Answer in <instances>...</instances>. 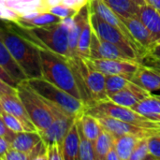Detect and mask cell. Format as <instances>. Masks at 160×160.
I'll list each match as a JSON object with an SVG mask.
<instances>
[{
    "label": "cell",
    "instance_id": "obj_19",
    "mask_svg": "<svg viewBox=\"0 0 160 160\" xmlns=\"http://www.w3.org/2000/svg\"><path fill=\"white\" fill-rule=\"evenodd\" d=\"M62 147L64 160H79L80 137L78 132L77 118L65 136Z\"/></svg>",
    "mask_w": 160,
    "mask_h": 160
},
{
    "label": "cell",
    "instance_id": "obj_34",
    "mask_svg": "<svg viewBox=\"0 0 160 160\" xmlns=\"http://www.w3.org/2000/svg\"><path fill=\"white\" fill-rule=\"evenodd\" d=\"M150 154L156 160H160V132L147 138Z\"/></svg>",
    "mask_w": 160,
    "mask_h": 160
},
{
    "label": "cell",
    "instance_id": "obj_38",
    "mask_svg": "<svg viewBox=\"0 0 160 160\" xmlns=\"http://www.w3.org/2000/svg\"><path fill=\"white\" fill-rule=\"evenodd\" d=\"M4 160H30L28 154L14 148H9L6 153Z\"/></svg>",
    "mask_w": 160,
    "mask_h": 160
},
{
    "label": "cell",
    "instance_id": "obj_31",
    "mask_svg": "<svg viewBox=\"0 0 160 160\" xmlns=\"http://www.w3.org/2000/svg\"><path fill=\"white\" fill-rule=\"evenodd\" d=\"M0 116L2 117L3 121L5 122L6 126L14 133H18V132H22V131H26L24 126L22 125V123L16 118L15 116L6 112H2L0 113Z\"/></svg>",
    "mask_w": 160,
    "mask_h": 160
},
{
    "label": "cell",
    "instance_id": "obj_1",
    "mask_svg": "<svg viewBox=\"0 0 160 160\" xmlns=\"http://www.w3.org/2000/svg\"><path fill=\"white\" fill-rule=\"evenodd\" d=\"M0 38L9 53L22 69L27 79L42 78L38 46L11 26L0 22Z\"/></svg>",
    "mask_w": 160,
    "mask_h": 160
},
{
    "label": "cell",
    "instance_id": "obj_48",
    "mask_svg": "<svg viewBox=\"0 0 160 160\" xmlns=\"http://www.w3.org/2000/svg\"><path fill=\"white\" fill-rule=\"evenodd\" d=\"M3 112V108H2V104H1V100H0V113Z\"/></svg>",
    "mask_w": 160,
    "mask_h": 160
},
{
    "label": "cell",
    "instance_id": "obj_5",
    "mask_svg": "<svg viewBox=\"0 0 160 160\" xmlns=\"http://www.w3.org/2000/svg\"><path fill=\"white\" fill-rule=\"evenodd\" d=\"M17 95L38 131L47 128L52 123L55 113L52 102L43 98L23 82L17 86Z\"/></svg>",
    "mask_w": 160,
    "mask_h": 160
},
{
    "label": "cell",
    "instance_id": "obj_26",
    "mask_svg": "<svg viewBox=\"0 0 160 160\" xmlns=\"http://www.w3.org/2000/svg\"><path fill=\"white\" fill-rule=\"evenodd\" d=\"M113 136L106 129L102 128L98 137L94 142L96 160H105L109 150L113 146Z\"/></svg>",
    "mask_w": 160,
    "mask_h": 160
},
{
    "label": "cell",
    "instance_id": "obj_44",
    "mask_svg": "<svg viewBox=\"0 0 160 160\" xmlns=\"http://www.w3.org/2000/svg\"><path fill=\"white\" fill-rule=\"evenodd\" d=\"M148 52V53H150V54H152V55H154V56H156V57L160 58V43L156 44L152 49H150V50H149L148 52Z\"/></svg>",
    "mask_w": 160,
    "mask_h": 160
},
{
    "label": "cell",
    "instance_id": "obj_24",
    "mask_svg": "<svg viewBox=\"0 0 160 160\" xmlns=\"http://www.w3.org/2000/svg\"><path fill=\"white\" fill-rule=\"evenodd\" d=\"M110 8L121 17L136 16L139 6L131 0H102Z\"/></svg>",
    "mask_w": 160,
    "mask_h": 160
},
{
    "label": "cell",
    "instance_id": "obj_14",
    "mask_svg": "<svg viewBox=\"0 0 160 160\" xmlns=\"http://www.w3.org/2000/svg\"><path fill=\"white\" fill-rule=\"evenodd\" d=\"M149 95L151 94L130 81V82L125 88L113 95H111L109 99L118 105L131 109L139 101L148 97Z\"/></svg>",
    "mask_w": 160,
    "mask_h": 160
},
{
    "label": "cell",
    "instance_id": "obj_13",
    "mask_svg": "<svg viewBox=\"0 0 160 160\" xmlns=\"http://www.w3.org/2000/svg\"><path fill=\"white\" fill-rule=\"evenodd\" d=\"M122 19L127 28L128 29L130 35L134 38V40L145 52H148L157 44L155 38H153L149 30L137 16L127 17V18L122 17Z\"/></svg>",
    "mask_w": 160,
    "mask_h": 160
},
{
    "label": "cell",
    "instance_id": "obj_4",
    "mask_svg": "<svg viewBox=\"0 0 160 160\" xmlns=\"http://www.w3.org/2000/svg\"><path fill=\"white\" fill-rule=\"evenodd\" d=\"M23 82L43 98L49 100L75 118L80 117L85 112L86 106L83 101L76 98L72 95L43 78L26 79Z\"/></svg>",
    "mask_w": 160,
    "mask_h": 160
},
{
    "label": "cell",
    "instance_id": "obj_35",
    "mask_svg": "<svg viewBox=\"0 0 160 160\" xmlns=\"http://www.w3.org/2000/svg\"><path fill=\"white\" fill-rule=\"evenodd\" d=\"M47 158L48 160H64L62 144L54 142L47 145Z\"/></svg>",
    "mask_w": 160,
    "mask_h": 160
},
{
    "label": "cell",
    "instance_id": "obj_40",
    "mask_svg": "<svg viewBox=\"0 0 160 160\" xmlns=\"http://www.w3.org/2000/svg\"><path fill=\"white\" fill-rule=\"evenodd\" d=\"M0 79L1 80H3L5 82H7L8 84H9V85H11V86H13V87H15V88H17V86L19 85L9 75H8V73L0 66Z\"/></svg>",
    "mask_w": 160,
    "mask_h": 160
},
{
    "label": "cell",
    "instance_id": "obj_23",
    "mask_svg": "<svg viewBox=\"0 0 160 160\" xmlns=\"http://www.w3.org/2000/svg\"><path fill=\"white\" fill-rule=\"evenodd\" d=\"M79 120H80V124H81V127L84 135L90 141L95 142L103 128L100 123L98 122V118L84 112L79 117Z\"/></svg>",
    "mask_w": 160,
    "mask_h": 160
},
{
    "label": "cell",
    "instance_id": "obj_11",
    "mask_svg": "<svg viewBox=\"0 0 160 160\" xmlns=\"http://www.w3.org/2000/svg\"><path fill=\"white\" fill-rule=\"evenodd\" d=\"M89 59H127L133 60L115 44L99 38L92 29ZM136 61V60H135Z\"/></svg>",
    "mask_w": 160,
    "mask_h": 160
},
{
    "label": "cell",
    "instance_id": "obj_33",
    "mask_svg": "<svg viewBox=\"0 0 160 160\" xmlns=\"http://www.w3.org/2000/svg\"><path fill=\"white\" fill-rule=\"evenodd\" d=\"M30 160H48L47 158V144L41 140L29 153Z\"/></svg>",
    "mask_w": 160,
    "mask_h": 160
},
{
    "label": "cell",
    "instance_id": "obj_16",
    "mask_svg": "<svg viewBox=\"0 0 160 160\" xmlns=\"http://www.w3.org/2000/svg\"><path fill=\"white\" fill-rule=\"evenodd\" d=\"M130 81L148 93L160 91V75L154 69L140 65L139 68L131 77Z\"/></svg>",
    "mask_w": 160,
    "mask_h": 160
},
{
    "label": "cell",
    "instance_id": "obj_2",
    "mask_svg": "<svg viewBox=\"0 0 160 160\" xmlns=\"http://www.w3.org/2000/svg\"><path fill=\"white\" fill-rule=\"evenodd\" d=\"M38 51L42 78L82 101L69 59L43 47L38 46Z\"/></svg>",
    "mask_w": 160,
    "mask_h": 160
},
{
    "label": "cell",
    "instance_id": "obj_29",
    "mask_svg": "<svg viewBox=\"0 0 160 160\" xmlns=\"http://www.w3.org/2000/svg\"><path fill=\"white\" fill-rule=\"evenodd\" d=\"M131 77L127 75H107L105 76V87L108 98L125 88L130 82Z\"/></svg>",
    "mask_w": 160,
    "mask_h": 160
},
{
    "label": "cell",
    "instance_id": "obj_36",
    "mask_svg": "<svg viewBox=\"0 0 160 160\" xmlns=\"http://www.w3.org/2000/svg\"><path fill=\"white\" fill-rule=\"evenodd\" d=\"M21 18V15L14 11L12 8L8 7L7 5H0V19L6 20L8 22H11L16 23Z\"/></svg>",
    "mask_w": 160,
    "mask_h": 160
},
{
    "label": "cell",
    "instance_id": "obj_50",
    "mask_svg": "<svg viewBox=\"0 0 160 160\" xmlns=\"http://www.w3.org/2000/svg\"><path fill=\"white\" fill-rule=\"evenodd\" d=\"M155 96H156V97H157V98H158L160 100V95H155Z\"/></svg>",
    "mask_w": 160,
    "mask_h": 160
},
{
    "label": "cell",
    "instance_id": "obj_30",
    "mask_svg": "<svg viewBox=\"0 0 160 160\" xmlns=\"http://www.w3.org/2000/svg\"><path fill=\"white\" fill-rule=\"evenodd\" d=\"M155 159V158L150 154L148 147L147 138H142L137 142L134 147L132 154L129 158V160H146Z\"/></svg>",
    "mask_w": 160,
    "mask_h": 160
},
{
    "label": "cell",
    "instance_id": "obj_17",
    "mask_svg": "<svg viewBox=\"0 0 160 160\" xmlns=\"http://www.w3.org/2000/svg\"><path fill=\"white\" fill-rule=\"evenodd\" d=\"M142 23L149 30L153 38H155L157 44L160 43V12L145 3L142 6H139V9L136 15Z\"/></svg>",
    "mask_w": 160,
    "mask_h": 160
},
{
    "label": "cell",
    "instance_id": "obj_25",
    "mask_svg": "<svg viewBox=\"0 0 160 160\" xmlns=\"http://www.w3.org/2000/svg\"><path fill=\"white\" fill-rule=\"evenodd\" d=\"M62 19L55 16L54 14L51 12H41L38 16L29 19V20H23L21 19L16 22L17 25H19L22 28H31V27H39L48 25L51 23H55L61 22Z\"/></svg>",
    "mask_w": 160,
    "mask_h": 160
},
{
    "label": "cell",
    "instance_id": "obj_42",
    "mask_svg": "<svg viewBox=\"0 0 160 160\" xmlns=\"http://www.w3.org/2000/svg\"><path fill=\"white\" fill-rule=\"evenodd\" d=\"M9 148H10V142L7 139L0 137V159L4 160V157Z\"/></svg>",
    "mask_w": 160,
    "mask_h": 160
},
{
    "label": "cell",
    "instance_id": "obj_12",
    "mask_svg": "<svg viewBox=\"0 0 160 160\" xmlns=\"http://www.w3.org/2000/svg\"><path fill=\"white\" fill-rule=\"evenodd\" d=\"M0 100L3 111L18 118L25 128L26 131H36L37 128L34 126L30 117L22 103L20 98L16 94H3L0 95Z\"/></svg>",
    "mask_w": 160,
    "mask_h": 160
},
{
    "label": "cell",
    "instance_id": "obj_47",
    "mask_svg": "<svg viewBox=\"0 0 160 160\" xmlns=\"http://www.w3.org/2000/svg\"><path fill=\"white\" fill-rule=\"evenodd\" d=\"M153 121H155V122H157V124H158L160 126V115L158 116H157V117H155L154 119H153Z\"/></svg>",
    "mask_w": 160,
    "mask_h": 160
},
{
    "label": "cell",
    "instance_id": "obj_32",
    "mask_svg": "<svg viewBox=\"0 0 160 160\" xmlns=\"http://www.w3.org/2000/svg\"><path fill=\"white\" fill-rule=\"evenodd\" d=\"M79 10L75 9V8H69V7H67L63 4H57L55 6H52L49 8V11L48 12H51L52 14H54L55 16L61 18L62 20L63 19H66V18H72L74 17L77 12Z\"/></svg>",
    "mask_w": 160,
    "mask_h": 160
},
{
    "label": "cell",
    "instance_id": "obj_28",
    "mask_svg": "<svg viewBox=\"0 0 160 160\" xmlns=\"http://www.w3.org/2000/svg\"><path fill=\"white\" fill-rule=\"evenodd\" d=\"M78 132L80 137V147H79V160H96V153L94 147V142L90 141L83 133L79 117H77Z\"/></svg>",
    "mask_w": 160,
    "mask_h": 160
},
{
    "label": "cell",
    "instance_id": "obj_45",
    "mask_svg": "<svg viewBox=\"0 0 160 160\" xmlns=\"http://www.w3.org/2000/svg\"><path fill=\"white\" fill-rule=\"evenodd\" d=\"M145 1L147 4H149L150 6H152L160 12V0H145Z\"/></svg>",
    "mask_w": 160,
    "mask_h": 160
},
{
    "label": "cell",
    "instance_id": "obj_15",
    "mask_svg": "<svg viewBox=\"0 0 160 160\" xmlns=\"http://www.w3.org/2000/svg\"><path fill=\"white\" fill-rule=\"evenodd\" d=\"M89 8H90L91 12L97 13L101 19H103L104 21H106L110 24H112V25L115 26L116 28H118L128 38H130L132 41L137 43L134 40V38H132V36L130 35V33H129L128 29L127 28L126 24L124 23L122 17L119 16L117 13H115L112 8H110L102 0H89Z\"/></svg>",
    "mask_w": 160,
    "mask_h": 160
},
{
    "label": "cell",
    "instance_id": "obj_41",
    "mask_svg": "<svg viewBox=\"0 0 160 160\" xmlns=\"http://www.w3.org/2000/svg\"><path fill=\"white\" fill-rule=\"evenodd\" d=\"M17 93V88L8 84L5 82L3 80L0 79V95L3 94H16Z\"/></svg>",
    "mask_w": 160,
    "mask_h": 160
},
{
    "label": "cell",
    "instance_id": "obj_43",
    "mask_svg": "<svg viewBox=\"0 0 160 160\" xmlns=\"http://www.w3.org/2000/svg\"><path fill=\"white\" fill-rule=\"evenodd\" d=\"M105 160H119V157L117 155V152L114 148V146H112L109 152L107 153L106 155V158H105Z\"/></svg>",
    "mask_w": 160,
    "mask_h": 160
},
{
    "label": "cell",
    "instance_id": "obj_3",
    "mask_svg": "<svg viewBox=\"0 0 160 160\" xmlns=\"http://www.w3.org/2000/svg\"><path fill=\"white\" fill-rule=\"evenodd\" d=\"M72 21L73 17L66 18L59 22L44 26L23 28V31L25 35L30 37V40L38 46L69 58L68 32Z\"/></svg>",
    "mask_w": 160,
    "mask_h": 160
},
{
    "label": "cell",
    "instance_id": "obj_10",
    "mask_svg": "<svg viewBox=\"0 0 160 160\" xmlns=\"http://www.w3.org/2000/svg\"><path fill=\"white\" fill-rule=\"evenodd\" d=\"M95 69L107 75H127L132 77L140 67V63L135 60L127 59H89L84 58Z\"/></svg>",
    "mask_w": 160,
    "mask_h": 160
},
{
    "label": "cell",
    "instance_id": "obj_27",
    "mask_svg": "<svg viewBox=\"0 0 160 160\" xmlns=\"http://www.w3.org/2000/svg\"><path fill=\"white\" fill-rule=\"evenodd\" d=\"M92 26L90 22V16L84 22L77 47V54L82 58H89L90 56V44H91Z\"/></svg>",
    "mask_w": 160,
    "mask_h": 160
},
{
    "label": "cell",
    "instance_id": "obj_39",
    "mask_svg": "<svg viewBox=\"0 0 160 160\" xmlns=\"http://www.w3.org/2000/svg\"><path fill=\"white\" fill-rule=\"evenodd\" d=\"M15 133L13 131H11L5 124V122L3 121L2 117L0 116V137H3L5 139H7L9 142L13 140Z\"/></svg>",
    "mask_w": 160,
    "mask_h": 160
},
{
    "label": "cell",
    "instance_id": "obj_22",
    "mask_svg": "<svg viewBox=\"0 0 160 160\" xmlns=\"http://www.w3.org/2000/svg\"><path fill=\"white\" fill-rule=\"evenodd\" d=\"M141 115L153 120L160 115V100L155 95H149L141 101H139L133 108H131Z\"/></svg>",
    "mask_w": 160,
    "mask_h": 160
},
{
    "label": "cell",
    "instance_id": "obj_7",
    "mask_svg": "<svg viewBox=\"0 0 160 160\" xmlns=\"http://www.w3.org/2000/svg\"><path fill=\"white\" fill-rule=\"evenodd\" d=\"M85 112L95 117L110 116L138 127L160 129V126L157 124V122L141 115L130 108L118 105L110 99L87 107L85 109Z\"/></svg>",
    "mask_w": 160,
    "mask_h": 160
},
{
    "label": "cell",
    "instance_id": "obj_46",
    "mask_svg": "<svg viewBox=\"0 0 160 160\" xmlns=\"http://www.w3.org/2000/svg\"><path fill=\"white\" fill-rule=\"evenodd\" d=\"M132 2H134L136 5H138V6H142V5H143V4H145L146 3V1L145 0H131Z\"/></svg>",
    "mask_w": 160,
    "mask_h": 160
},
{
    "label": "cell",
    "instance_id": "obj_37",
    "mask_svg": "<svg viewBox=\"0 0 160 160\" xmlns=\"http://www.w3.org/2000/svg\"><path fill=\"white\" fill-rule=\"evenodd\" d=\"M140 65L149 68H155L160 69V58L156 57L148 52H145L139 60Z\"/></svg>",
    "mask_w": 160,
    "mask_h": 160
},
{
    "label": "cell",
    "instance_id": "obj_9",
    "mask_svg": "<svg viewBox=\"0 0 160 160\" xmlns=\"http://www.w3.org/2000/svg\"><path fill=\"white\" fill-rule=\"evenodd\" d=\"M98 122L102 126L104 129L110 132L113 138L125 135V134H132L136 135L140 138H148L151 135L156 133H159L160 129L158 128H147L138 127L124 121H121L116 118H112L110 116H100L96 117Z\"/></svg>",
    "mask_w": 160,
    "mask_h": 160
},
{
    "label": "cell",
    "instance_id": "obj_20",
    "mask_svg": "<svg viewBox=\"0 0 160 160\" xmlns=\"http://www.w3.org/2000/svg\"><path fill=\"white\" fill-rule=\"evenodd\" d=\"M41 140L38 130L22 131L15 133L13 140L10 142V147L28 154Z\"/></svg>",
    "mask_w": 160,
    "mask_h": 160
},
{
    "label": "cell",
    "instance_id": "obj_21",
    "mask_svg": "<svg viewBox=\"0 0 160 160\" xmlns=\"http://www.w3.org/2000/svg\"><path fill=\"white\" fill-rule=\"evenodd\" d=\"M140 139L142 138L132 134H125L113 139V146L119 160H129L132 151Z\"/></svg>",
    "mask_w": 160,
    "mask_h": 160
},
{
    "label": "cell",
    "instance_id": "obj_8",
    "mask_svg": "<svg viewBox=\"0 0 160 160\" xmlns=\"http://www.w3.org/2000/svg\"><path fill=\"white\" fill-rule=\"evenodd\" d=\"M49 101V100H48ZM53 105L55 117L52 123L45 129L38 131L42 141L48 145L51 143H60L63 144V141L65 136L67 135L68 129L72 126L75 121V117L69 115L65 111L60 109L59 107Z\"/></svg>",
    "mask_w": 160,
    "mask_h": 160
},
{
    "label": "cell",
    "instance_id": "obj_6",
    "mask_svg": "<svg viewBox=\"0 0 160 160\" xmlns=\"http://www.w3.org/2000/svg\"><path fill=\"white\" fill-rule=\"evenodd\" d=\"M90 22L92 29L99 38L115 44L133 60L139 62L140 58L146 52L141 46L128 38L122 31L101 19L97 13L90 11Z\"/></svg>",
    "mask_w": 160,
    "mask_h": 160
},
{
    "label": "cell",
    "instance_id": "obj_49",
    "mask_svg": "<svg viewBox=\"0 0 160 160\" xmlns=\"http://www.w3.org/2000/svg\"><path fill=\"white\" fill-rule=\"evenodd\" d=\"M152 69H154V70H155L156 72H158V74L160 75V69H155V68H152Z\"/></svg>",
    "mask_w": 160,
    "mask_h": 160
},
{
    "label": "cell",
    "instance_id": "obj_18",
    "mask_svg": "<svg viewBox=\"0 0 160 160\" xmlns=\"http://www.w3.org/2000/svg\"><path fill=\"white\" fill-rule=\"evenodd\" d=\"M0 66L8 73V75L18 83L20 84L22 82L27 79L26 75L17 64V62L13 59L8 50L7 49L5 43L0 38Z\"/></svg>",
    "mask_w": 160,
    "mask_h": 160
}]
</instances>
